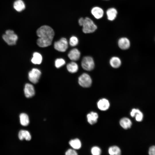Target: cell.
<instances>
[{"label":"cell","instance_id":"1","mask_svg":"<svg viewBox=\"0 0 155 155\" xmlns=\"http://www.w3.org/2000/svg\"><path fill=\"white\" fill-rule=\"evenodd\" d=\"M36 34L39 37L37 41V44L41 47L50 45L55 34L53 29L47 25L42 26L38 28L36 31Z\"/></svg>","mask_w":155,"mask_h":155},{"label":"cell","instance_id":"2","mask_svg":"<svg viewBox=\"0 0 155 155\" xmlns=\"http://www.w3.org/2000/svg\"><path fill=\"white\" fill-rule=\"evenodd\" d=\"M79 24L82 26V31L85 33L93 32L97 29V26L93 21L88 17L80 18L78 21Z\"/></svg>","mask_w":155,"mask_h":155},{"label":"cell","instance_id":"3","mask_svg":"<svg viewBox=\"0 0 155 155\" xmlns=\"http://www.w3.org/2000/svg\"><path fill=\"white\" fill-rule=\"evenodd\" d=\"M2 38L7 44L13 45L16 44L18 36L13 31L9 30L6 31L5 34L3 35Z\"/></svg>","mask_w":155,"mask_h":155},{"label":"cell","instance_id":"4","mask_svg":"<svg viewBox=\"0 0 155 155\" xmlns=\"http://www.w3.org/2000/svg\"><path fill=\"white\" fill-rule=\"evenodd\" d=\"M94 62L93 59L90 56H86L83 57L82 62L81 66L85 70L90 71L94 67Z\"/></svg>","mask_w":155,"mask_h":155},{"label":"cell","instance_id":"5","mask_svg":"<svg viewBox=\"0 0 155 155\" xmlns=\"http://www.w3.org/2000/svg\"><path fill=\"white\" fill-rule=\"evenodd\" d=\"M79 84L82 87L87 88L90 87L92 83V80L90 76L87 73H84L78 78Z\"/></svg>","mask_w":155,"mask_h":155},{"label":"cell","instance_id":"6","mask_svg":"<svg viewBox=\"0 0 155 155\" xmlns=\"http://www.w3.org/2000/svg\"><path fill=\"white\" fill-rule=\"evenodd\" d=\"M54 47L56 50L59 51H65L68 47V43L67 39L65 38H62L55 42L54 44Z\"/></svg>","mask_w":155,"mask_h":155},{"label":"cell","instance_id":"7","mask_svg":"<svg viewBox=\"0 0 155 155\" xmlns=\"http://www.w3.org/2000/svg\"><path fill=\"white\" fill-rule=\"evenodd\" d=\"M41 75V72L39 69L33 68L28 73V79L33 83L36 84L38 82Z\"/></svg>","mask_w":155,"mask_h":155},{"label":"cell","instance_id":"8","mask_svg":"<svg viewBox=\"0 0 155 155\" xmlns=\"http://www.w3.org/2000/svg\"><path fill=\"white\" fill-rule=\"evenodd\" d=\"M24 92L26 97L27 98L33 96L35 94V90L33 86L30 84H26L24 87Z\"/></svg>","mask_w":155,"mask_h":155},{"label":"cell","instance_id":"9","mask_svg":"<svg viewBox=\"0 0 155 155\" xmlns=\"http://www.w3.org/2000/svg\"><path fill=\"white\" fill-rule=\"evenodd\" d=\"M118 45L121 49L125 50L129 48L130 43V41L126 37H122L119 40Z\"/></svg>","mask_w":155,"mask_h":155},{"label":"cell","instance_id":"10","mask_svg":"<svg viewBox=\"0 0 155 155\" xmlns=\"http://www.w3.org/2000/svg\"><path fill=\"white\" fill-rule=\"evenodd\" d=\"M68 57L70 59L73 61L78 60L80 56V53L79 51L76 48L71 50L69 53Z\"/></svg>","mask_w":155,"mask_h":155},{"label":"cell","instance_id":"11","mask_svg":"<svg viewBox=\"0 0 155 155\" xmlns=\"http://www.w3.org/2000/svg\"><path fill=\"white\" fill-rule=\"evenodd\" d=\"M97 106L100 110L101 111H106L109 108L110 103L107 99L102 98L98 102Z\"/></svg>","mask_w":155,"mask_h":155},{"label":"cell","instance_id":"12","mask_svg":"<svg viewBox=\"0 0 155 155\" xmlns=\"http://www.w3.org/2000/svg\"><path fill=\"white\" fill-rule=\"evenodd\" d=\"M130 115L132 117H135L136 121L140 122L142 121L143 117L142 113L138 109L133 108L130 112Z\"/></svg>","mask_w":155,"mask_h":155},{"label":"cell","instance_id":"13","mask_svg":"<svg viewBox=\"0 0 155 155\" xmlns=\"http://www.w3.org/2000/svg\"><path fill=\"white\" fill-rule=\"evenodd\" d=\"M91 13L97 19L101 18L104 14V11L101 8L95 7H93L91 11Z\"/></svg>","mask_w":155,"mask_h":155},{"label":"cell","instance_id":"14","mask_svg":"<svg viewBox=\"0 0 155 155\" xmlns=\"http://www.w3.org/2000/svg\"><path fill=\"white\" fill-rule=\"evenodd\" d=\"M87 118L88 122L90 124L92 125L97 122L98 115L97 113L91 112L87 115Z\"/></svg>","mask_w":155,"mask_h":155},{"label":"cell","instance_id":"15","mask_svg":"<svg viewBox=\"0 0 155 155\" xmlns=\"http://www.w3.org/2000/svg\"><path fill=\"white\" fill-rule=\"evenodd\" d=\"M13 8L18 12H20L24 10L25 8V4L22 0H16L14 3Z\"/></svg>","mask_w":155,"mask_h":155},{"label":"cell","instance_id":"16","mask_svg":"<svg viewBox=\"0 0 155 155\" xmlns=\"http://www.w3.org/2000/svg\"><path fill=\"white\" fill-rule=\"evenodd\" d=\"M106 13L108 20L110 21H113L116 18L117 12L115 9L111 8L107 10Z\"/></svg>","mask_w":155,"mask_h":155},{"label":"cell","instance_id":"17","mask_svg":"<svg viewBox=\"0 0 155 155\" xmlns=\"http://www.w3.org/2000/svg\"><path fill=\"white\" fill-rule=\"evenodd\" d=\"M18 137L20 140L25 139L26 140L29 141L31 138V136L29 132L24 130H22L20 131L18 133Z\"/></svg>","mask_w":155,"mask_h":155},{"label":"cell","instance_id":"18","mask_svg":"<svg viewBox=\"0 0 155 155\" xmlns=\"http://www.w3.org/2000/svg\"><path fill=\"white\" fill-rule=\"evenodd\" d=\"M119 123L121 126L125 129L130 128L132 124L131 120L127 117H124L121 119Z\"/></svg>","mask_w":155,"mask_h":155},{"label":"cell","instance_id":"19","mask_svg":"<svg viewBox=\"0 0 155 155\" xmlns=\"http://www.w3.org/2000/svg\"><path fill=\"white\" fill-rule=\"evenodd\" d=\"M109 63L111 66L115 68L119 67L121 65L120 59L117 57H112L110 59Z\"/></svg>","mask_w":155,"mask_h":155},{"label":"cell","instance_id":"20","mask_svg":"<svg viewBox=\"0 0 155 155\" xmlns=\"http://www.w3.org/2000/svg\"><path fill=\"white\" fill-rule=\"evenodd\" d=\"M42 61V57L39 53L37 52L34 53L31 61L32 62L35 64H40Z\"/></svg>","mask_w":155,"mask_h":155},{"label":"cell","instance_id":"21","mask_svg":"<svg viewBox=\"0 0 155 155\" xmlns=\"http://www.w3.org/2000/svg\"><path fill=\"white\" fill-rule=\"evenodd\" d=\"M67 68L69 72L74 73L78 71V66L76 63L73 61L67 65Z\"/></svg>","mask_w":155,"mask_h":155},{"label":"cell","instance_id":"22","mask_svg":"<svg viewBox=\"0 0 155 155\" xmlns=\"http://www.w3.org/2000/svg\"><path fill=\"white\" fill-rule=\"evenodd\" d=\"M70 145L74 150H78L80 149L82 146L80 140L78 139L71 140L69 142Z\"/></svg>","mask_w":155,"mask_h":155},{"label":"cell","instance_id":"23","mask_svg":"<svg viewBox=\"0 0 155 155\" xmlns=\"http://www.w3.org/2000/svg\"><path fill=\"white\" fill-rule=\"evenodd\" d=\"M20 124L23 126H27L29 124V119L28 116L25 113H22L20 115Z\"/></svg>","mask_w":155,"mask_h":155},{"label":"cell","instance_id":"24","mask_svg":"<svg viewBox=\"0 0 155 155\" xmlns=\"http://www.w3.org/2000/svg\"><path fill=\"white\" fill-rule=\"evenodd\" d=\"M108 152L110 155H121V154L120 149L116 146L110 147L108 149Z\"/></svg>","mask_w":155,"mask_h":155},{"label":"cell","instance_id":"25","mask_svg":"<svg viewBox=\"0 0 155 155\" xmlns=\"http://www.w3.org/2000/svg\"><path fill=\"white\" fill-rule=\"evenodd\" d=\"M65 61L63 59L58 58L55 61V65L56 68H58L65 65Z\"/></svg>","mask_w":155,"mask_h":155},{"label":"cell","instance_id":"26","mask_svg":"<svg viewBox=\"0 0 155 155\" xmlns=\"http://www.w3.org/2000/svg\"><path fill=\"white\" fill-rule=\"evenodd\" d=\"M101 150L98 147L94 146L91 149V153L92 155H100Z\"/></svg>","mask_w":155,"mask_h":155},{"label":"cell","instance_id":"27","mask_svg":"<svg viewBox=\"0 0 155 155\" xmlns=\"http://www.w3.org/2000/svg\"><path fill=\"white\" fill-rule=\"evenodd\" d=\"M78 43V40L76 36H71L69 39V44L72 46H76Z\"/></svg>","mask_w":155,"mask_h":155},{"label":"cell","instance_id":"28","mask_svg":"<svg viewBox=\"0 0 155 155\" xmlns=\"http://www.w3.org/2000/svg\"><path fill=\"white\" fill-rule=\"evenodd\" d=\"M65 155H78V154L74 149H69L66 151Z\"/></svg>","mask_w":155,"mask_h":155},{"label":"cell","instance_id":"29","mask_svg":"<svg viewBox=\"0 0 155 155\" xmlns=\"http://www.w3.org/2000/svg\"><path fill=\"white\" fill-rule=\"evenodd\" d=\"M149 155H155V146L150 147L149 150Z\"/></svg>","mask_w":155,"mask_h":155},{"label":"cell","instance_id":"30","mask_svg":"<svg viewBox=\"0 0 155 155\" xmlns=\"http://www.w3.org/2000/svg\"></svg>","mask_w":155,"mask_h":155}]
</instances>
